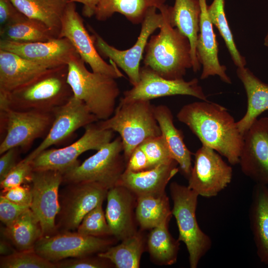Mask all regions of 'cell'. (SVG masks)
I'll return each instance as SVG.
<instances>
[{"label":"cell","mask_w":268,"mask_h":268,"mask_svg":"<svg viewBox=\"0 0 268 268\" xmlns=\"http://www.w3.org/2000/svg\"><path fill=\"white\" fill-rule=\"evenodd\" d=\"M248 215L257 255L268 265V186L255 184Z\"/></svg>","instance_id":"24"},{"label":"cell","mask_w":268,"mask_h":268,"mask_svg":"<svg viewBox=\"0 0 268 268\" xmlns=\"http://www.w3.org/2000/svg\"><path fill=\"white\" fill-rule=\"evenodd\" d=\"M0 268H56L55 264L38 255L34 249L16 251L2 256L0 260Z\"/></svg>","instance_id":"36"},{"label":"cell","mask_w":268,"mask_h":268,"mask_svg":"<svg viewBox=\"0 0 268 268\" xmlns=\"http://www.w3.org/2000/svg\"><path fill=\"white\" fill-rule=\"evenodd\" d=\"M195 160L188 178V187L199 196H217L231 183L233 170L214 149L202 145L194 154Z\"/></svg>","instance_id":"12"},{"label":"cell","mask_w":268,"mask_h":268,"mask_svg":"<svg viewBox=\"0 0 268 268\" xmlns=\"http://www.w3.org/2000/svg\"><path fill=\"white\" fill-rule=\"evenodd\" d=\"M77 55L67 64V82L73 96L82 101L99 120L111 117L116 109L120 90L116 78L89 71Z\"/></svg>","instance_id":"5"},{"label":"cell","mask_w":268,"mask_h":268,"mask_svg":"<svg viewBox=\"0 0 268 268\" xmlns=\"http://www.w3.org/2000/svg\"><path fill=\"white\" fill-rule=\"evenodd\" d=\"M154 111L161 135L171 156L178 163L183 174L188 179L192 168V153L184 142L183 133L175 127L172 113L167 106H154Z\"/></svg>","instance_id":"27"},{"label":"cell","mask_w":268,"mask_h":268,"mask_svg":"<svg viewBox=\"0 0 268 268\" xmlns=\"http://www.w3.org/2000/svg\"><path fill=\"white\" fill-rule=\"evenodd\" d=\"M105 216L112 235L123 240L137 232L134 219L136 197L120 185L108 190Z\"/></svg>","instance_id":"21"},{"label":"cell","mask_w":268,"mask_h":268,"mask_svg":"<svg viewBox=\"0 0 268 268\" xmlns=\"http://www.w3.org/2000/svg\"><path fill=\"white\" fill-rule=\"evenodd\" d=\"M224 7L225 0H213L209 5H207L208 16L223 38L233 63L237 67H246V58L241 54L236 47L228 23Z\"/></svg>","instance_id":"35"},{"label":"cell","mask_w":268,"mask_h":268,"mask_svg":"<svg viewBox=\"0 0 268 268\" xmlns=\"http://www.w3.org/2000/svg\"><path fill=\"white\" fill-rule=\"evenodd\" d=\"M201 12L200 32L197 43V55L202 66L201 79L217 75L224 82L232 83L226 73L227 68L221 65L218 58V43L214 33L213 24L207 12L206 0H199Z\"/></svg>","instance_id":"20"},{"label":"cell","mask_w":268,"mask_h":268,"mask_svg":"<svg viewBox=\"0 0 268 268\" xmlns=\"http://www.w3.org/2000/svg\"><path fill=\"white\" fill-rule=\"evenodd\" d=\"M59 38H66L71 43L77 53L92 71L104 74L116 79L124 75L114 62L106 63L96 50L93 35L86 29L82 18L76 10L75 2L67 4L61 20Z\"/></svg>","instance_id":"11"},{"label":"cell","mask_w":268,"mask_h":268,"mask_svg":"<svg viewBox=\"0 0 268 268\" xmlns=\"http://www.w3.org/2000/svg\"><path fill=\"white\" fill-rule=\"evenodd\" d=\"M16 251H13L5 240H1L0 243V254L2 256L10 255Z\"/></svg>","instance_id":"47"},{"label":"cell","mask_w":268,"mask_h":268,"mask_svg":"<svg viewBox=\"0 0 268 268\" xmlns=\"http://www.w3.org/2000/svg\"><path fill=\"white\" fill-rule=\"evenodd\" d=\"M264 45L268 48V31L264 39Z\"/></svg>","instance_id":"48"},{"label":"cell","mask_w":268,"mask_h":268,"mask_svg":"<svg viewBox=\"0 0 268 268\" xmlns=\"http://www.w3.org/2000/svg\"><path fill=\"white\" fill-rule=\"evenodd\" d=\"M0 50L13 53L49 68L67 65L78 55L66 38L29 43L0 40Z\"/></svg>","instance_id":"19"},{"label":"cell","mask_w":268,"mask_h":268,"mask_svg":"<svg viewBox=\"0 0 268 268\" xmlns=\"http://www.w3.org/2000/svg\"><path fill=\"white\" fill-rule=\"evenodd\" d=\"M170 190L173 203L172 213L179 230L178 240L186 246L190 268H196L212 246L210 237L200 228L197 220L199 195L188 186L175 182L170 184Z\"/></svg>","instance_id":"6"},{"label":"cell","mask_w":268,"mask_h":268,"mask_svg":"<svg viewBox=\"0 0 268 268\" xmlns=\"http://www.w3.org/2000/svg\"><path fill=\"white\" fill-rule=\"evenodd\" d=\"M169 6L164 4L158 9L163 16V24L159 33L148 41L143 62L166 79H184L187 70L193 66L191 45L188 38L171 24Z\"/></svg>","instance_id":"3"},{"label":"cell","mask_w":268,"mask_h":268,"mask_svg":"<svg viewBox=\"0 0 268 268\" xmlns=\"http://www.w3.org/2000/svg\"><path fill=\"white\" fill-rule=\"evenodd\" d=\"M0 154L14 147L28 149L37 139L45 138L52 125L53 112L0 108Z\"/></svg>","instance_id":"8"},{"label":"cell","mask_w":268,"mask_h":268,"mask_svg":"<svg viewBox=\"0 0 268 268\" xmlns=\"http://www.w3.org/2000/svg\"><path fill=\"white\" fill-rule=\"evenodd\" d=\"M207 146L235 165L239 163L243 135L237 122L224 107L209 101L201 100L184 105L176 115Z\"/></svg>","instance_id":"1"},{"label":"cell","mask_w":268,"mask_h":268,"mask_svg":"<svg viewBox=\"0 0 268 268\" xmlns=\"http://www.w3.org/2000/svg\"><path fill=\"white\" fill-rule=\"evenodd\" d=\"M256 184L268 186V117L257 119L243 134L239 163Z\"/></svg>","instance_id":"18"},{"label":"cell","mask_w":268,"mask_h":268,"mask_svg":"<svg viewBox=\"0 0 268 268\" xmlns=\"http://www.w3.org/2000/svg\"><path fill=\"white\" fill-rule=\"evenodd\" d=\"M1 232L18 251L33 249L37 241L43 237L39 221L30 208L2 228Z\"/></svg>","instance_id":"30"},{"label":"cell","mask_w":268,"mask_h":268,"mask_svg":"<svg viewBox=\"0 0 268 268\" xmlns=\"http://www.w3.org/2000/svg\"><path fill=\"white\" fill-rule=\"evenodd\" d=\"M25 17L26 16L14 5L11 0H0V29Z\"/></svg>","instance_id":"42"},{"label":"cell","mask_w":268,"mask_h":268,"mask_svg":"<svg viewBox=\"0 0 268 268\" xmlns=\"http://www.w3.org/2000/svg\"><path fill=\"white\" fill-rule=\"evenodd\" d=\"M120 244L110 246L106 251L97 254L109 261L118 268H138L144 250V241L138 232L122 240Z\"/></svg>","instance_id":"33"},{"label":"cell","mask_w":268,"mask_h":268,"mask_svg":"<svg viewBox=\"0 0 268 268\" xmlns=\"http://www.w3.org/2000/svg\"><path fill=\"white\" fill-rule=\"evenodd\" d=\"M157 8H150L141 23L139 35L135 43L125 50L118 49L107 43L92 28L88 26L92 33L94 45L99 54L115 63L127 75L130 83L135 85L139 79L140 62L142 59L149 36L160 28L163 22L161 12L157 13Z\"/></svg>","instance_id":"10"},{"label":"cell","mask_w":268,"mask_h":268,"mask_svg":"<svg viewBox=\"0 0 268 268\" xmlns=\"http://www.w3.org/2000/svg\"><path fill=\"white\" fill-rule=\"evenodd\" d=\"M91 256L66 259L54 264L56 268H104L111 265L109 261L97 255V257Z\"/></svg>","instance_id":"40"},{"label":"cell","mask_w":268,"mask_h":268,"mask_svg":"<svg viewBox=\"0 0 268 268\" xmlns=\"http://www.w3.org/2000/svg\"><path fill=\"white\" fill-rule=\"evenodd\" d=\"M67 65L50 68L9 92H0V108L53 112L72 96Z\"/></svg>","instance_id":"2"},{"label":"cell","mask_w":268,"mask_h":268,"mask_svg":"<svg viewBox=\"0 0 268 268\" xmlns=\"http://www.w3.org/2000/svg\"><path fill=\"white\" fill-rule=\"evenodd\" d=\"M201 9L199 0H175L169 6L170 23L188 38L191 48L192 69L195 72L201 69V65L197 55V43L200 32Z\"/></svg>","instance_id":"25"},{"label":"cell","mask_w":268,"mask_h":268,"mask_svg":"<svg viewBox=\"0 0 268 268\" xmlns=\"http://www.w3.org/2000/svg\"><path fill=\"white\" fill-rule=\"evenodd\" d=\"M191 96L201 100L207 101L203 89L198 78L189 81L184 79H168L144 66L140 68L138 83L124 92L121 100H150L159 97L174 95Z\"/></svg>","instance_id":"15"},{"label":"cell","mask_w":268,"mask_h":268,"mask_svg":"<svg viewBox=\"0 0 268 268\" xmlns=\"http://www.w3.org/2000/svg\"><path fill=\"white\" fill-rule=\"evenodd\" d=\"M11 0L26 17L43 23L59 38L62 18L70 0Z\"/></svg>","instance_id":"28"},{"label":"cell","mask_w":268,"mask_h":268,"mask_svg":"<svg viewBox=\"0 0 268 268\" xmlns=\"http://www.w3.org/2000/svg\"><path fill=\"white\" fill-rule=\"evenodd\" d=\"M150 100L125 101L120 99L113 115L96 122L101 129L118 133L127 163L134 150L145 140L161 134Z\"/></svg>","instance_id":"4"},{"label":"cell","mask_w":268,"mask_h":268,"mask_svg":"<svg viewBox=\"0 0 268 268\" xmlns=\"http://www.w3.org/2000/svg\"><path fill=\"white\" fill-rule=\"evenodd\" d=\"M102 203L98 204L85 215L77 229L78 233L99 237L112 235L102 208Z\"/></svg>","instance_id":"37"},{"label":"cell","mask_w":268,"mask_h":268,"mask_svg":"<svg viewBox=\"0 0 268 268\" xmlns=\"http://www.w3.org/2000/svg\"><path fill=\"white\" fill-rule=\"evenodd\" d=\"M172 215L166 194L136 197L135 218L143 229H152L169 223Z\"/></svg>","instance_id":"31"},{"label":"cell","mask_w":268,"mask_h":268,"mask_svg":"<svg viewBox=\"0 0 268 268\" xmlns=\"http://www.w3.org/2000/svg\"><path fill=\"white\" fill-rule=\"evenodd\" d=\"M178 163L174 161L145 171L134 172L125 170L118 185L123 186L136 197L159 196L166 194L169 181L179 172Z\"/></svg>","instance_id":"22"},{"label":"cell","mask_w":268,"mask_h":268,"mask_svg":"<svg viewBox=\"0 0 268 268\" xmlns=\"http://www.w3.org/2000/svg\"><path fill=\"white\" fill-rule=\"evenodd\" d=\"M68 185L60 202L58 215L57 229L58 227L62 232L77 230L85 215L106 199L108 191L95 183Z\"/></svg>","instance_id":"16"},{"label":"cell","mask_w":268,"mask_h":268,"mask_svg":"<svg viewBox=\"0 0 268 268\" xmlns=\"http://www.w3.org/2000/svg\"><path fill=\"white\" fill-rule=\"evenodd\" d=\"M168 224L165 223L152 229L147 240L150 258L160 265H172L177 262L178 257L179 241L169 233Z\"/></svg>","instance_id":"34"},{"label":"cell","mask_w":268,"mask_h":268,"mask_svg":"<svg viewBox=\"0 0 268 268\" xmlns=\"http://www.w3.org/2000/svg\"><path fill=\"white\" fill-rule=\"evenodd\" d=\"M29 208L8 200L1 194L0 196V220L5 226L11 223Z\"/></svg>","instance_id":"41"},{"label":"cell","mask_w":268,"mask_h":268,"mask_svg":"<svg viewBox=\"0 0 268 268\" xmlns=\"http://www.w3.org/2000/svg\"><path fill=\"white\" fill-rule=\"evenodd\" d=\"M20 151L21 150L19 147H14L9 149L1 154V156L0 158V182L5 178L19 162L18 161V157Z\"/></svg>","instance_id":"44"},{"label":"cell","mask_w":268,"mask_h":268,"mask_svg":"<svg viewBox=\"0 0 268 268\" xmlns=\"http://www.w3.org/2000/svg\"><path fill=\"white\" fill-rule=\"evenodd\" d=\"M236 74L242 83L247 97V108L237 125L243 135L258 117L268 110V84L257 77L246 67H237Z\"/></svg>","instance_id":"26"},{"label":"cell","mask_w":268,"mask_h":268,"mask_svg":"<svg viewBox=\"0 0 268 268\" xmlns=\"http://www.w3.org/2000/svg\"><path fill=\"white\" fill-rule=\"evenodd\" d=\"M1 195L14 203L31 207L32 201L31 187L22 185L15 186L3 192Z\"/></svg>","instance_id":"43"},{"label":"cell","mask_w":268,"mask_h":268,"mask_svg":"<svg viewBox=\"0 0 268 268\" xmlns=\"http://www.w3.org/2000/svg\"><path fill=\"white\" fill-rule=\"evenodd\" d=\"M49 68L13 53L0 50V92H9Z\"/></svg>","instance_id":"23"},{"label":"cell","mask_w":268,"mask_h":268,"mask_svg":"<svg viewBox=\"0 0 268 268\" xmlns=\"http://www.w3.org/2000/svg\"><path fill=\"white\" fill-rule=\"evenodd\" d=\"M112 244V241L103 237L63 231L42 237L33 249L44 259L54 264L66 259L97 254L106 251Z\"/></svg>","instance_id":"14"},{"label":"cell","mask_w":268,"mask_h":268,"mask_svg":"<svg viewBox=\"0 0 268 268\" xmlns=\"http://www.w3.org/2000/svg\"><path fill=\"white\" fill-rule=\"evenodd\" d=\"M0 40L17 42H36L58 38L43 23L27 17L0 29Z\"/></svg>","instance_id":"32"},{"label":"cell","mask_w":268,"mask_h":268,"mask_svg":"<svg viewBox=\"0 0 268 268\" xmlns=\"http://www.w3.org/2000/svg\"><path fill=\"white\" fill-rule=\"evenodd\" d=\"M139 146L147 156L149 169L175 161L161 134L145 140Z\"/></svg>","instance_id":"38"},{"label":"cell","mask_w":268,"mask_h":268,"mask_svg":"<svg viewBox=\"0 0 268 268\" xmlns=\"http://www.w3.org/2000/svg\"><path fill=\"white\" fill-rule=\"evenodd\" d=\"M119 136L108 143L81 164L63 174L67 184L90 182L108 190L117 185L126 170L127 162Z\"/></svg>","instance_id":"7"},{"label":"cell","mask_w":268,"mask_h":268,"mask_svg":"<svg viewBox=\"0 0 268 268\" xmlns=\"http://www.w3.org/2000/svg\"><path fill=\"white\" fill-rule=\"evenodd\" d=\"M53 112L54 119L48 134L26 159L32 161L43 151L66 140L78 129L99 121L82 101L73 96Z\"/></svg>","instance_id":"17"},{"label":"cell","mask_w":268,"mask_h":268,"mask_svg":"<svg viewBox=\"0 0 268 268\" xmlns=\"http://www.w3.org/2000/svg\"><path fill=\"white\" fill-rule=\"evenodd\" d=\"M84 128L82 136L71 144L41 152L32 161L33 170H52L64 174L80 164L78 158L83 153L100 150L114 136V132L100 128L96 122Z\"/></svg>","instance_id":"9"},{"label":"cell","mask_w":268,"mask_h":268,"mask_svg":"<svg viewBox=\"0 0 268 268\" xmlns=\"http://www.w3.org/2000/svg\"><path fill=\"white\" fill-rule=\"evenodd\" d=\"M33 172L32 161L26 158L19 161L5 178L0 182L2 192L12 187L22 185L26 182H30Z\"/></svg>","instance_id":"39"},{"label":"cell","mask_w":268,"mask_h":268,"mask_svg":"<svg viewBox=\"0 0 268 268\" xmlns=\"http://www.w3.org/2000/svg\"><path fill=\"white\" fill-rule=\"evenodd\" d=\"M63 182V174L58 171L33 170L32 173L30 209L39 221L43 237L56 233V220L61 207L59 190Z\"/></svg>","instance_id":"13"},{"label":"cell","mask_w":268,"mask_h":268,"mask_svg":"<svg viewBox=\"0 0 268 268\" xmlns=\"http://www.w3.org/2000/svg\"><path fill=\"white\" fill-rule=\"evenodd\" d=\"M166 0H100L94 16L99 21H105L119 13L134 24L141 23L148 10L159 9Z\"/></svg>","instance_id":"29"},{"label":"cell","mask_w":268,"mask_h":268,"mask_svg":"<svg viewBox=\"0 0 268 268\" xmlns=\"http://www.w3.org/2000/svg\"><path fill=\"white\" fill-rule=\"evenodd\" d=\"M69 1L82 3L83 5L82 10L83 15L90 18L95 15L96 9L100 0H70Z\"/></svg>","instance_id":"46"},{"label":"cell","mask_w":268,"mask_h":268,"mask_svg":"<svg viewBox=\"0 0 268 268\" xmlns=\"http://www.w3.org/2000/svg\"><path fill=\"white\" fill-rule=\"evenodd\" d=\"M126 169L134 172L149 169L147 156L139 145L132 153L127 163Z\"/></svg>","instance_id":"45"}]
</instances>
